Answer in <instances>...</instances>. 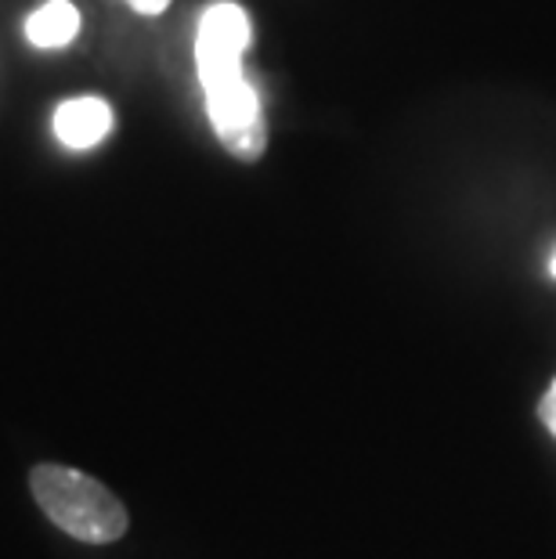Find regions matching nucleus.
I'll use <instances>...</instances> for the list:
<instances>
[{
    "label": "nucleus",
    "instance_id": "nucleus-1",
    "mask_svg": "<svg viewBox=\"0 0 556 559\" xmlns=\"http://www.w3.org/2000/svg\"><path fill=\"white\" fill-rule=\"evenodd\" d=\"M29 491L44 516L69 538L87 545H113L127 534V509L102 480L80 469L44 462L29 473Z\"/></svg>",
    "mask_w": 556,
    "mask_h": 559
},
{
    "label": "nucleus",
    "instance_id": "nucleus-2",
    "mask_svg": "<svg viewBox=\"0 0 556 559\" xmlns=\"http://www.w3.org/2000/svg\"><path fill=\"white\" fill-rule=\"evenodd\" d=\"M210 127L235 159L257 163L268 152V123L260 112V98L246 76H232L203 87Z\"/></svg>",
    "mask_w": 556,
    "mask_h": 559
},
{
    "label": "nucleus",
    "instance_id": "nucleus-3",
    "mask_svg": "<svg viewBox=\"0 0 556 559\" xmlns=\"http://www.w3.org/2000/svg\"><path fill=\"white\" fill-rule=\"evenodd\" d=\"M250 47V19L239 4L221 0L206 8L196 37V66L203 87L232 76H242V51Z\"/></svg>",
    "mask_w": 556,
    "mask_h": 559
},
{
    "label": "nucleus",
    "instance_id": "nucleus-4",
    "mask_svg": "<svg viewBox=\"0 0 556 559\" xmlns=\"http://www.w3.org/2000/svg\"><path fill=\"white\" fill-rule=\"evenodd\" d=\"M113 130V109L102 98L62 102L55 112V134L69 148H94Z\"/></svg>",
    "mask_w": 556,
    "mask_h": 559
},
{
    "label": "nucleus",
    "instance_id": "nucleus-5",
    "mask_svg": "<svg viewBox=\"0 0 556 559\" xmlns=\"http://www.w3.org/2000/svg\"><path fill=\"white\" fill-rule=\"evenodd\" d=\"M80 33V11L69 4V0H47L40 11H33L26 22V37L33 47H44V51H55V47H66Z\"/></svg>",
    "mask_w": 556,
    "mask_h": 559
},
{
    "label": "nucleus",
    "instance_id": "nucleus-6",
    "mask_svg": "<svg viewBox=\"0 0 556 559\" xmlns=\"http://www.w3.org/2000/svg\"><path fill=\"white\" fill-rule=\"evenodd\" d=\"M539 419H542V426L556 437V379L549 383V390L542 394V401H539Z\"/></svg>",
    "mask_w": 556,
    "mask_h": 559
},
{
    "label": "nucleus",
    "instance_id": "nucleus-7",
    "mask_svg": "<svg viewBox=\"0 0 556 559\" xmlns=\"http://www.w3.org/2000/svg\"><path fill=\"white\" fill-rule=\"evenodd\" d=\"M130 8L138 11V15H159V11L170 8V0H127Z\"/></svg>",
    "mask_w": 556,
    "mask_h": 559
},
{
    "label": "nucleus",
    "instance_id": "nucleus-8",
    "mask_svg": "<svg viewBox=\"0 0 556 559\" xmlns=\"http://www.w3.org/2000/svg\"><path fill=\"white\" fill-rule=\"evenodd\" d=\"M549 271H553V278H556V253H553V260H549Z\"/></svg>",
    "mask_w": 556,
    "mask_h": 559
}]
</instances>
